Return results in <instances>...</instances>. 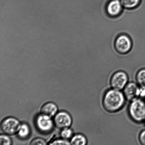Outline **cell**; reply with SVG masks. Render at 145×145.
Instances as JSON below:
<instances>
[{
	"mask_svg": "<svg viewBox=\"0 0 145 145\" xmlns=\"http://www.w3.org/2000/svg\"><path fill=\"white\" fill-rule=\"evenodd\" d=\"M136 79L139 86L145 89V68H142L138 71L136 74Z\"/></svg>",
	"mask_w": 145,
	"mask_h": 145,
	"instance_id": "obj_12",
	"label": "cell"
},
{
	"mask_svg": "<svg viewBox=\"0 0 145 145\" xmlns=\"http://www.w3.org/2000/svg\"><path fill=\"white\" fill-rule=\"evenodd\" d=\"M21 124L18 119L15 118H7L1 122V130L3 133L8 136L14 135L18 133Z\"/></svg>",
	"mask_w": 145,
	"mask_h": 145,
	"instance_id": "obj_4",
	"label": "cell"
},
{
	"mask_svg": "<svg viewBox=\"0 0 145 145\" xmlns=\"http://www.w3.org/2000/svg\"><path fill=\"white\" fill-rule=\"evenodd\" d=\"M123 8L120 0H110L106 5V11L110 16L115 17L121 13Z\"/></svg>",
	"mask_w": 145,
	"mask_h": 145,
	"instance_id": "obj_9",
	"label": "cell"
},
{
	"mask_svg": "<svg viewBox=\"0 0 145 145\" xmlns=\"http://www.w3.org/2000/svg\"><path fill=\"white\" fill-rule=\"evenodd\" d=\"M126 99L121 91L111 89L105 92L102 99V105L106 112L115 113L121 110Z\"/></svg>",
	"mask_w": 145,
	"mask_h": 145,
	"instance_id": "obj_1",
	"label": "cell"
},
{
	"mask_svg": "<svg viewBox=\"0 0 145 145\" xmlns=\"http://www.w3.org/2000/svg\"><path fill=\"white\" fill-rule=\"evenodd\" d=\"M129 76L125 71L119 70L115 72L111 77L110 84L111 88L123 90L129 83Z\"/></svg>",
	"mask_w": 145,
	"mask_h": 145,
	"instance_id": "obj_3",
	"label": "cell"
},
{
	"mask_svg": "<svg viewBox=\"0 0 145 145\" xmlns=\"http://www.w3.org/2000/svg\"><path fill=\"white\" fill-rule=\"evenodd\" d=\"M70 143L72 145H86L88 143V140L84 135L77 134L72 136Z\"/></svg>",
	"mask_w": 145,
	"mask_h": 145,
	"instance_id": "obj_11",
	"label": "cell"
},
{
	"mask_svg": "<svg viewBox=\"0 0 145 145\" xmlns=\"http://www.w3.org/2000/svg\"><path fill=\"white\" fill-rule=\"evenodd\" d=\"M8 136L5 134L1 135L0 136V144L10 145L12 144L11 139Z\"/></svg>",
	"mask_w": 145,
	"mask_h": 145,
	"instance_id": "obj_16",
	"label": "cell"
},
{
	"mask_svg": "<svg viewBox=\"0 0 145 145\" xmlns=\"http://www.w3.org/2000/svg\"><path fill=\"white\" fill-rule=\"evenodd\" d=\"M144 122H145V121H144Z\"/></svg>",
	"mask_w": 145,
	"mask_h": 145,
	"instance_id": "obj_20",
	"label": "cell"
},
{
	"mask_svg": "<svg viewBox=\"0 0 145 145\" xmlns=\"http://www.w3.org/2000/svg\"><path fill=\"white\" fill-rule=\"evenodd\" d=\"M138 140L140 144L145 145V129L140 132L139 135Z\"/></svg>",
	"mask_w": 145,
	"mask_h": 145,
	"instance_id": "obj_19",
	"label": "cell"
},
{
	"mask_svg": "<svg viewBox=\"0 0 145 145\" xmlns=\"http://www.w3.org/2000/svg\"><path fill=\"white\" fill-rule=\"evenodd\" d=\"M30 145H46V142L44 139L41 138H36L33 139L31 141Z\"/></svg>",
	"mask_w": 145,
	"mask_h": 145,
	"instance_id": "obj_18",
	"label": "cell"
},
{
	"mask_svg": "<svg viewBox=\"0 0 145 145\" xmlns=\"http://www.w3.org/2000/svg\"><path fill=\"white\" fill-rule=\"evenodd\" d=\"M141 0H120L123 8L132 9L140 5Z\"/></svg>",
	"mask_w": 145,
	"mask_h": 145,
	"instance_id": "obj_13",
	"label": "cell"
},
{
	"mask_svg": "<svg viewBox=\"0 0 145 145\" xmlns=\"http://www.w3.org/2000/svg\"><path fill=\"white\" fill-rule=\"evenodd\" d=\"M140 87L137 83L129 82L123 90V92L126 100L131 101L140 98Z\"/></svg>",
	"mask_w": 145,
	"mask_h": 145,
	"instance_id": "obj_8",
	"label": "cell"
},
{
	"mask_svg": "<svg viewBox=\"0 0 145 145\" xmlns=\"http://www.w3.org/2000/svg\"><path fill=\"white\" fill-rule=\"evenodd\" d=\"M61 136L62 138L67 140L73 136V131L69 128L63 129L61 132Z\"/></svg>",
	"mask_w": 145,
	"mask_h": 145,
	"instance_id": "obj_15",
	"label": "cell"
},
{
	"mask_svg": "<svg viewBox=\"0 0 145 145\" xmlns=\"http://www.w3.org/2000/svg\"><path fill=\"white\" fill-rule=\"evenodd\" d=\"M128 108L129 116L135 123H140L145 121V102L138 98L131 101Z\"/></svg>",
	"mask_w": 145,
	"mask_h": 145,
	"instance_id": "obj_2",
	"label": "cell"
},
{
	"mask_svg": "<svg viewBox=\"0 0 145 145\" xmlns=\"http://www.w3.org/2000/svg\"><path fill=\"white\" fill-rule=\"evenodd\" d=\"M35 124L38 130L44 133H47L52 131L54 125L52 118L41 114L35 119Z\"/></svg>",
	"mask_w": 145,
	"mask_h": 145,
	"instance_id": "obj_5",
	"label": "cell"
},
{
	"mask_svg": "<svg viewBox=\"0 0 145 145\" xmlns=\"http://www.w3.org/2000/svg\"><path fill=\"white\" fill-rule=\"evenodd\" d=\"M50 145H70L71 143L67 140L65 139H57L54 140L52 143H50Z\"/></svg>",
	"mask_w": 145,
	"mask_h": 145,
	"instance_id": "obj_17",
	"label": "cell"
},
{
	"mask_svg": "<svg viewBox=\"0 0 145 145\" xmlns=\"http://www.w3.org/2000/svg\"><path fill=\"white\" fill-rule=\"evenodd\" d=\"M53 121L56 127L62 130L70 127L72 124V119L71 116L67 112L61 111L55 115Z\"/></svg>",
	"mask_w": 145,
	"mask_h": 145,
	"instance_id": "obj_7",
	"label": "cell"
},
{
	"mask_svg": "<svg viewBox=\"0 0 145 145\" xmlns=\"http://www.w3.org/2000/svg\"><path fill=\"white\" fill-rule=\"evenodd\" d=\"M133 43L130 37L126 34H121L116 38L115 42L116 49L121 54H126L131 50Z\"/></svg>",
	"mask_w": 145,
	"mask_h": 145,
	"instance_id": "obj_6",
	"label": "cell"
},
{
	"mask_svg": "<svg viewBox=\"0 0 145 145\" xmlns=\"http://www.w3.org/2000/svg\"><path fill=\"white\" fill-rule=\"evenodd\" d=\"M18 134L20 138L22 139L27 138L30 134V129L29 126L25 123L21 124Z\"/></svg>",
	"mask_w": 145,
	"mask_h": 145,
	"instance_id": "obj_14",
	"label": "cell"
},
{
	"mask_svg": "<svg viewBox=\"0 0 145 145\" xmlns=\"http://www.w3.org/2000/svg\"><path fill=\"white\" fill-rule=\"evenodd\" d=\"M58 108L57 106L53 102H48L45 103L41 107V114L52 118L55 116L57 113Z\"/></svg>",
	"mask_w": 145,
	"mask_h": 145,
	"instance_id": "obj_10",
	"label": "cell"
}]
</instances>
